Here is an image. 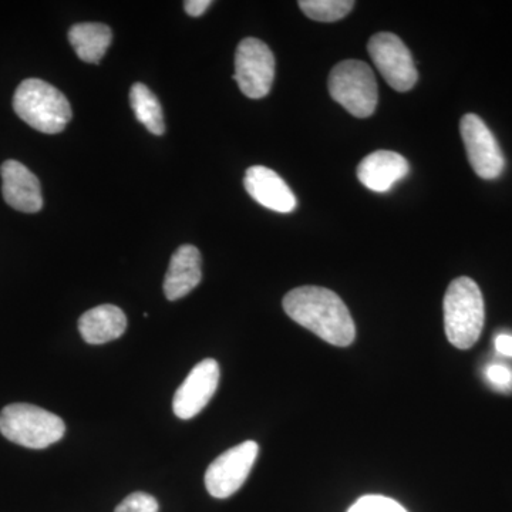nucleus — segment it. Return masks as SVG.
<instances>
[{
  "mask_svg": "<svg viewBox=\"0 0 512 512\" xmlns=\"http://www.w3.org/2000/svg\"><path fill=\"white\" fill-rule=\"evenodd\" d=\"M444 326L451 345L467 350L476 345L484 328L483 293L467 276L454 279L444 296Z\"/></svg>",
  "mask_w": 512,
  "mask_h": 512,
  "instance_id": "nucleus-2",
  "label": "nucleus"
},
{
  "mask_svg": "<svg viewBox=\"0 0 512 512\" xmlns=\"http://www.w3.org/2000/svg\"><path fill=\"white\" fill-rule=\"evenodd\" d=\"M460 133L468 161L483 180H495L503 174L505 160L494 134L477 114H466L460 121Z\"/></svg>",
  "mask_w": 512,
  "mask_h": 512,
  "instance_id": "nucleus-9",
  "label": "nucleus"
},
{
  "mask_svg": "<svg viewBox=\"0 0 512 512\" xmlns=\"http://www.w3.org/2000/svg\"><path fill=\"white\" fill-rule=\"evenodd\" d=\"M369 55L383 79L396 92H409L419 79L412 53L403 40L393 33H377L367 45Z\"/></svg>",
  "mask_w": 512,
  "mask_h": 512,
  "instance_id": "nucleus-7",
  "label": "nucleus"
},
{
  "mask_svg": "<svg viewBox=\"0 0 512 512\" xmlns=\"http://www.w3.org/2000/svg\"><path fill=\"white\" fill-rule=\"evenodd\" d=\"M130 104L136 119L154 136H163L164 114L156 94L143 83L133 84L130 90Z\"/></svg>",
  "mask_w": 512,
  "mask_h": 512,
  "instance_id": "nucleus-17",
  "label": "nucleus"
},
{
  "mask_svg": "<svg viewBox=\"0 0 512 512\" xmlns=\"http://www.w3.org/2000/svg\"><path fill=\"white\" fill-rule=\"evenodd\" d=\"M349 512H407L392 498L382 495H366L350 507Z\"/></svg>",
  "mask_w": 512,
  "mask_h": 512,
  "instance_id": "nucleus-19",
  "label": "nucleus"
},
{
  "mask_svg": "<svg viewBox=\"0 0 512 512\" xmlns=\"http://www.w3.org/2000/svg\"><path fill=\"white\" fill-rule=\"evenodd\" d=\"M69 42L80 60L99 63L113 42V33L103 23H79L69 30Z\"/></svg>",
  "mask_w": 512,
  "mask_h": 512,
  "instance_id": "nucleus-16",
  "label": "nucleus"
},
{
  "mask_svg": "<svg viewBox=\"0 0 512 512\" xmlns=\"http://www.w3.org/2000/svg\"><path fill=\"white\" fill-rule=\"evenodd\" d=\"M244 185L248 194L268 210L289 214L298 207V200L284 178L264 165L248 168Z\"/></svg>",
  "mask_w": 512,
  "mask_h": 512,
  "instance_id": "nucleus-12",
  "label": "nucleus"
},
{
  "mask_svg": "<svg viewBox=\"0 0 512 512\" xmlns=\"http://www.w3.org/2000/svg\"><path fill=\"white\" fill-rule=\"evenodd\" d=\"M13 109L30 127L45 134L62 133L72 120L69 100L52 84L28 79L13 96Z\"/></svg>",
  "mask_w": 512,
  "mask_h": 512,
  "instance_id": "nucleus-3",
  "label": "nucleus"
},
{
  "mask_svg": "<svg viewBox=\"0 0 512 512\" xmlns=\"http://www.w3.org/2000/svg\"><path fill=\"white\" fill-rule=\"evenodd\" d=\"M220 383V365L217 360L205 359L191 370L187 379L175 392L173 409L181 420H190L205 409Z\"/></svg>",
  "mask_w": 512,
  "mask_h": 512,
  "instance_id": "nucleus-10",
  "label": "nucleus"
},
{
  "mask_svg": "<svg viewBox=\"0 0 512 512\" xmlns=\"http://www.w3.org/2000/svg\"><path fill=\"white\" fill-rule=\"evenodd\" d=\"M487 377L494 386L507 389L512 386V372L507 366L491 365L487 369Z\"/></svg>",
  "mask_w": 512,
  "mask_h": 512,
  "instance_id": "nucleus-21",
  "label": "nucleus"
},
{
  "mask_svg": "<svg viewBox=\"0 0 512 512\" xmlns=\"http://www.w3.org/2000/svg\"><path fill=\"white\" fill-rule=\"evenodd\" d=\"M495 349H497L501 355L512 357V336H497V339H495Z\"/></svg>",
  "mask_w": 512,
  "mask_h": 512,
  "instance_id": "nucleus-23",
  "label": "nucleus"
},
{
  "mask_svg": "<svg viewBox=\"0 0 512 512\" xmlns=\"http://www.w3.org/2000/svg\"><path fill=\"white\" fill-rule=\"evenodd\" d=\"M0 433L19 446L43 450L63 439L66 424L42 407L15 403L0 413Z\"/></svg>",
  "mask_w": 512,
  "mask_h": 512,
  "instance_id": "nucleus-4",
  "label": "nucleus"
},
{
  "mask_svg": "<svg viewBox=\"0 0 512 512\" xmlns=\"http://www.w3.org/2000/svg\"><path fill=\"white\" fill-rule=\"evenodd\" d=\"M330 97L357 119H367L377 107V82L369 64L360 60H345L329 74Z\"/></svg>",
  "mask_w": 512,
  "mask_h": 512,
  "instance_id": "nucleus-5",
  "label": "nucleus"
},
{
  "mask_svg": "<svg viewBox=\"0 0 512 512\" xmlns=\"http://www.w3.org/2000/svg\"><path fill=\"white\" fill-rule=\"evenodd\" d=\"M2 194L6 204L16 211L35 214L43 208L42 187L26 165L8 160L0 167Z\"/></svg>",
  "mask_w": 512,
  "mask_h": 512,
  "instance_id": "nucleus-11",
  "label": "nucleus"
},
{
  "mask_svg": "<svg viewBox=\"0 0 512 512\" xmlns=\"http://www.w3.org/2000/svg\"><path fill=\"white\" fill-rule=\"evenodd\" d=\"M158 510L160 505L153 495L137 491L124 498L114 512H158Z\"/></svg>",
  "mask_w": 512,
  "mask_h": 512,
  "instance_id": "nucleus-20",
  "label": "nucleus"
},
{
  "mask_svg": "<svg viewBox=\"0 0 512 512\" xmlns=\"http://www.w3.org/2000/svg\"><path fill=\"white\" fill-rule=\"evenodd\" d=\"M302 12L316 22L330 23L348 16L355 2L350 0H301L298 3Z\"/></svg>",
  "mask_w": 512,
  "mask_h": 512,
  "instance_id": "nucleus-18",
  "label": "nucleus"
},
{
  "mask_svg": "<svg viewBox=\"0 0 512 512\" xmlns=\"http://www.w3.org/2000/svg\"><path fill=\"white\" fill-rule=\"evenodd\" d=\"M211 5V0H187L184 2V10L192 18H200Z\"/></svg>",
  "mask_w": 512,
  "mask_h": 512,
  "instance_id": "nucleus-22",
  "label": "nucleus"
},
{
  "mask_svg": "<svg viewBox=\"0 0 512 512\" xmlns=\"http://www.w3.org/2000/svg\"><path fill=\"white\" fill-rule=\"evenodd\" d=\"M282 305L289 318L330 345L346 348L355 342V322L335 292L320 286H301L292 289Z\"/></svg>",
  "mask_w": 512,
  "mask_h": 512,
  "instance_id": "nucleus-1",
  "label": "nucleus"
},
{
  "mask_svg": "<svg viewBox=\"0 0 512 512\" xmlns=\"http://www.w3.org/2000/svg\"><path fill=\"white\" fill-rule=\"evenodd\" d=\"M259 446L255 441H245L229 448L212 461L205 473V487L214 498H229L237 493L254 467Z\"/></svg>",
  "mask_w": 512,
  "mask_h": 512,
  "instance_id": "nucleus-8",
  "label": "nucleus"
},
{
  "mask_svg": "<svg viewBox=\"0 0 512 512\" xmlns=\"http://www.w3.org/2000/svg\"><path fill=\"white\" fill-rule=\"evenodd\" d=\"M410 165L393 151H375L363 158L357 167V178L370 191L387 192L409 174Z\"/></svg>",
  "mask_w": 512,
  "mask_h": 512,
  "instance_id": "nucleus-13",
  "label": "nucleus"
},
{
  "mask_svg": "<svg viewBox=\"0 0 512 512\" xmlns=\"http://www.w3.org/2000/svg\"><path fill=\"white\" fill-rule=\"evenodd\" d=\"M234 80L249 99H262L275 80V56L262 40L247 37L235 53Z\"/></svg>",
  "mask_w": 512,
  "mask_h": 512,
  "instance_id": "nucleus-6",
  "label": "nucleus"
},
{
  "mask_svg": "<svg viewBox=\"0 0 512 512\" xmlns=\"http://www.w3.org/2000/svg\"><path fill=\"white\" fill-rule=\"evenodd\" d=\"M127 329L126 313L119 306L101 305L83 313L79 320V330L84 342L90 345H103L119 339Z\"/></svg>",
  "mask_w": 512,
  "mask_h": 512,
  "instance_id": "nucleus-15",
  "label": "nucleus"
},
{
  "mask_svg": "<svg viewBox=\"0 0 512 512\" xmlns=\"http://www.w3.org/2000/svg\"><path fill=\"white\" fill-rule=\"evenodd\" d=\"M202 258L194 245H181L174 252L164 279V293L168 301L184 298L200 285Z\"/></svg>",
  "mask_w": 512,
  "mask_h": 512,
  "instance_id": "nucleus-14",
  "label": "nucleus"
}]
</instances>
